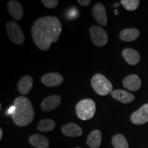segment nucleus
<instances>
[{
    "instance_id": "nucleus-25",
    "label": "nucleus",
    "mask_w": 148,
    "mask_h": 148,
    "mask_svg": "<svg viewBox=\"0 0 148 148\" xmlns=\"http://www.w3.org/2000/svg\"><path fill=\"white\" fill-rule=\"evenodd\" d=\"M14 110H15V107H14V106L13 105V106H11L10 108L8 109V114H11V115H12V114L14 113Z\"/></svg>"
},
{
    "instance_id": "nucleus-17",
    "label": "nucleus",
    "mask_w": 148,
    "mask_h": 148,
    "mask_svg": "<svg viewBox=\"0 0 148 148\" xmlns=\"http://www.w3.org/2000/svg\"><path fill=\"white\" fill-rule=\"evenodd\" d=\"M29 143L36 148H47L49 145L48 138L39 134H32L29 138Z\"/></svg>"
},
{
    "instance_id": "nucleus-1",
    "label": "nucleus",
    "mask_w": 148,
    "mask_h": 148,
    "mask_svg": "<svg viewBox=\"0 0 148 148\" xmlns=\"http://www.w3.org/2000/svg\"><path fill=\"white\" fill-rule=\"evenodd\" d=\"M31 32L37 47L47 51L51 47V43L58 41L62 32V25L56 16H44L34 21Z\"/></svg>"
},
{
    "instance_id": "nucleus-21",
    "label": "nucleus",
    "mask_w": 148,
    "mask_h": 148,
    "mask_svg": "<svg viewBox=\"0 0 148 148\" xmlns=\"http://www.w3.org/2000/svg\"><path fill=\"white\" fill-rule=\"evenodd\" d=\"M112 144L114 148H129L126 138L122 134H116L112 138Z\"/></svg>"
},
{
    "instance_id": "nucleus-24",
    "label": "nucleus",
    "mask_w": 148,
    "mask_h": 148,
    "mask_svg": "<svg viewBox=\"0 0 148 148\" xmlns=\"http://www.w3.org/2000/svg\"><path fill=\"white\" fill-rule=\"evenodd\" d=\"M77 2L79 3V4L80 5H82L83 7H85L90 4V0H78Z\"/></svg>"
},
{
    "instance_id": "nucleus-10",
    "label": "nucleus",
    "mask_w": 148,
    "mask_h": 148,
    "mask_svg": "<svg viewBox=\"0 0 148 148\" xmlns=\"http://www.w3.org/2000/svg\"><path fill=\"white\" fill-rule=\"evenodd\" d=\"M60 96L51 95L44 99L40 104V108L44 112H49L56 108L61 103Z\"/></svg>"
},
{
    "instance_id": "nucleus-12",
    "label": "nucleus",
    "mask_w": 148,
    "mask_h": 148,
    "mask_svg": "<svg viewBox=\"0 0 148 148\" xmlns=\"http://www.w3.org/2000/svg\"><path fill=\"white\" fill-rule=\"evenodd\" d=\"M123 86L127 89L136 91L139 89L141 86V80L138 75L135 74L127 75L123 81Z\"/></svg>"
},
{
    "instance_id": "nucleus-26",
    "label": "nucleus",
    "mask_w": 148,
    "mask_h": 148,
    "mask_svg": "<svg viewBox=\"0 0 148 148\" xmlns=\"http://www.w3.org/2000/svg\"><path fill=\"white\" fill-rule=\"evenodd\" d=\"M3 136V132H2V130L0 129V140H1Z\"/></svg>"
},
{
    "instance_id": "nucleus-22",
    "label": "nucleus",
    "mask_w": 148,
    "mask_h": 148,
    "mask_svg": "<svg viewBox=\"0 0 148 148\" xmlns=\"http://www.w3.org/2000/svg\"><path fill=\"white\" fill-rule=\"evenodd\" d=\"M121 3L127 10L133 11L138 8L140 1L138 0H121Z\"/></svg>"
},
{
    "instance_id": "nucleus-19",
    "label": "nucleus",
    "mask_w": 148,
    "mask_h": 148,
    "mask_svg": "<svg viewBox=\"0 0 148 148\" xmlns=\"http://www.w3.org/2000/svg\"><path fill=\"white\" fill-rule=\"evenodd\" d=\"M86 143L91 148H98L101 143V133L99 130H95L88 135Z\"/></svg>"
},
{
    "instance_id": "nucleus-2",
    "label": "nucleus",
    "mask_w": 148,
    "mask_h": 148,
    "mask_svg": "<svg viewBox=\"0 0 148 148\" xmlns=\"http://www.w3.org/2000/svg\"><path fill=\"white\" fill-rule=\"evenodd\" d=\"M15 110L12 114V119L18 126H26L32 123L35 112L32 103L25 96L16 97L14 101Z\"/></svg>"
},
{
    "instance_id": "nucleus-8",
    "label": "nucleus",
    "mask_w": 148,
    "mask_h": 148,
    "mask_svg": "<svg viewBox=\"0 0 148 148\" xmlns=\"http://www.w3.org/2000/svg\"><path fill=\"white\" fill-rule=\"evenodd\" d=\"M92 11L96 21L101 26H105L108 22V19H107L106 11L104 5L100 3H96L92 7Z\"/></svg>"
},
{
    "instance_id": "nucleus-3",
    "label": "nucleus",
    "mask_w": 148,
    "mask_h": 148,
    "mask_svg": "<svg viewBox=\"0 0 148 148\" xmlns=\"http://www.w3.org/2000/svg\"><path fill=\"white\" fill-rule=\"evenodd\" d=\"M91 86L98 95L105 96L112 92V84L104 75L97 73L91 79Z\"/></svg>"
},
{
    "instance_id": "nucleus-11",
    "label": "nucleus",
    "mask_w": 148,
    "mask_h": 148,
    "mask_svg": "<svg viewBox=\"0 0 148 148\" xmlns=\"http://www.w3.org/2000/svg\"><path fill=\"white\" fill-rule=\"evenodd\" d=\"M8 11L10 16L16 21L21 20L23 16V9L21 3L16 0H11L7 3Z\"/></svg>"
},
{
    "instance_id": "nucleus-27",
    "label": "nucleus",
    "mask_w": 148,
    "mask_h": 148,
    "mask_svg": "<svg viewBox=\"0 0 148 148\" xmlns=\"http://www.w3.org/2000/svg\"><path fill=\"white\" fill-rule=\"evenodd\" d=\"M76 148H80V147H76Z\"/></svg>"
},
{
    "instance_id": "nucleus-15",
    "label": "nucleus",
    "mask_w": 148,
    "mask_h": 148,
    "mask_svg": "<svg viewBox=\"0 0 148 148\" xmlns=\"http://www.w3.org/2000/svg\"><path fill=\"white\" fill-rule=\"evenodd\" d=\"M62 132L69 137H77L82 134V128L74 123H69L62 127Z\"/></svg>"
},
{
    "instance_id": "nucleus-6",
    "label": "nucleus",
    "mask_w": 148,
    "mask_h": 148,
    "mask_svg": "<svg viewBox=\"0 0 148 148\" xmlns=\"http://www.w3.org/2000/svg\"><path fill=\"white\" fill-rule=\"evenodd\" d=\"M89 34L92 42L97 47H103L108 42V34L106 31L100 26L92 25L90 27Z\"/></svg>"
},
{
    "instance_id": "nucleus-16",
    "label": "nucleus",
    "mask_w": 148,
    "mask_h": 148,
    "mask_svg": "<svg viewBox=\"0 0 148 148\" xmlns=\"http://www.w3.org/2000/svg\"><path fill=\"white\" fill-rule=\"evenodd\" d=\"M122 56L125 61L130 65H135L139 62L140 56L139 53L132 48H126L122 51Z\"/></svg>"
},
{
    "instance_id": "nucleus-18",
    "label": "nucleus",
    "mask_w": 148,
    "mask_h": 148,
    "mask_svg": "<svg viewBox=\"0 0 148 148\" xmlns=\"http://www.w3.org/2000/svg\"><path fill=\"white\" fill-rule=\"evenodd\" d=\"M140 35L139 31L136 28L124 29L120 32L119 37L123 41L131 42L137 39Z\"/></svg>"
},
{
    "instance_id": "nucleus-23",
    "label": "nucleus",
    "mask_w": 148,
    "mask_h": 148,
    "mask_svg": "<svg viewBox=\"0 0 148 148\" xmlns=\"http://www.w3.org/2000/svg\"><path fill=\"white\" fill-rule=\"evenodd\" d=\"M42 3L48 8H54L58 4V0H42Z\"/></svg>"
},
{
    "instance_id": "nucleus-20",
    "label": "nucleus",
    "mask_w": 148,
    "mask_h": 148,
    "mask_svg": "<svg viewBox=\"0 0 148 148\" xmlns=\"http://www.w3.org/2000/svg\"><path fill=\"white\" fill-rule=\"evenodd\" d=\"M56 127L55 122L51 119H42L38 123L37 129L40 132H50Z\"/></svg>"
},
{
    "instance_id": "nucleus-4",
    "label": "nucleus",
    "mask_w": 148,
    "mask_h": 148,
    "mask_svg": "<svg viewBox=\"0 0 148 148\" xmlns=\"http://www.w3.org/2000/svg\"><path fill=\"white\" fill-rule=\"evenodd\" d=\"M95 111V101L90 99H84L79 101L75 107L77 116L84 121L90 119L93 117Z\"/></svg>"
},
{
    "instance_id": "nucleus-13",
    "label": "nucleus",
    "mask_w": 148,
    "mask_h": 148,
    "mask_svg": "<svg viewBox=\"0 0 148 148\" xmlns=\"http://www.w3.org/2000/svg\"><path fill=\"white\" fill-rule=\"evenodd\" d=\"M33 85V79L30 75H24L18 81L17 84L18 91L21 95H27L30 92Z\"/></svg>"
},
{
    "instance_id": "nucleus-5",
    "label": "nucleus",
    "mask_w": 148,
    "mask_h": 148,
    "mask_svg": "<svg viewBox=\"0 0 148 148\" xmlns=\"http://www.w3.org/2000/svg\"><path fill=\"white\" fill-rule=\"evenodd\" d=\"M5 30L11 41L16 45H23L25 42V36L21 27L16 22L9 21L5 24Z\"/></svg>"
},
{
    "instance_id": "nucleus-7",
    "label": "nucleus",
    "mask_w": 148,
    "mask_h": 148,
    "mask_svg": "<svg viewBox=\"0 0 148 148\" xmlns=\"http://www.w3.org/2000/svg\"><path fill=\"white\" fill-rule=\"evenodd\" d=\"M130 120L135 125H142L148 121V103H145L130 116Z\"/></svg>"
},
{
    "instance_id": "nucleus-14",
    "label": "nucleus",
    "mask_w": 148,
    "mask_h": 148,
    "mask_svg": "<svg viewBox=\"0 0 148 148\" xmlns=\"http://www.w3.org/2000/svg\"><path fill=\"white\" fill-rule=\"evenodd\" d=\"M111 96L116 99L120 102L123 103H129L134 101V95L130 93L129 92L125 91V90L121 89H116L113 90L111 92Z\"/></svg>"
},
{
    "instance_id": "nucleus-9",
    "label": "nucleus",
    "mask_w": 148,
    "mask_h": 148,
    "mask_svg": "<svg viewBox=\"0 0 148 148\" xmlns=\"http://www.w3.org/2000/svg\"><path fill=\"white\" fill-rule=\"evenodd\" d=\"M41 81L42 84L49 87L58 86L63 82V77L58 73H48L42 75Z\"/></svg>"
}]
</instances>
